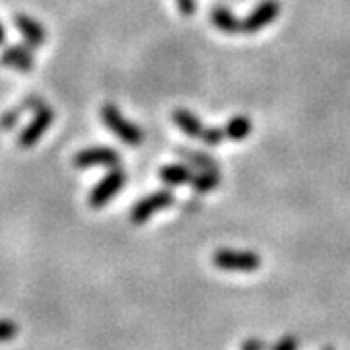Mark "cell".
<instances>
[{
	"label": "cell",
	"mask_w": 350,
	"mask_h": 350,
	"mask_svg": "<svg viewBox=\"0 0 350 350\" xmlns=\"http://www.w3.org/2000/svg\"><path fill=\"white\" fill-rule=\"evenodd\" d=\"M0 64L14 68V70H20V72H31L33 66H36V59L31 55V51L22 45H12V47H6L0 55Z\"/></svg>",
	"instance_id": "9c48e42d"
},
{
	"label": "cell",
	"mask_w": 350,
	"mask_h": 350,
	"mask_svg": "<svg viewBox=\"0 0 350 350\" xmlns=\"http://www.w3.org/2000/svg\"><path fill=\"white\" fill-rule=\"evenodd\" d=\"M239 350H271V347L261 338H247V340L241 342Z\"/></svg>",
	"instance_id": "d6986e66"
},
{
	"label": "cell",
	"mask_w": 350,
	"mask_h": 350,
	"mask_svg": "<svg viewBox=\"0 0 350 350\" xmlns=\"http://www.w3.org/2000/svg\"><path fill=\"white\" fill-rule=\"evenodd\" d=\"M298 347H300L298 337H294V335H284L276 345L271 347V350H298Z\"/></svg>",
	"instance_id": "ac0fdd59"
},
{
	"label": "cell",
	"mask_w": 350,
	"mask_h": 350,
	"mask_svg": "<svg viewBox=\"0 0 350 350\" xmlns=\"http://www.w3.org/2000/svg\"><path fill=\"white\" fill-rule=\"evenodd\" d=\"M211 22L214 24V27H218L224 33H239V31H243V24L226 6H214L213 10H211Z\"/></svg>",
	"instance_id": "8fae6325"
},
{
	"label": "cell",
	"mask_w": 350,
	"mask_h": 350,
	"mask_svg": "<svg viewBox=\"0 0 350 350\" xmlns=\"http://www.w3.org/2000/svg\"><path fill=\"white\" fill-rule=\"evenodd\" d=\"M101 121H103V125L107 126L115 137L119 138V140H123L125 144L138 146L144 140L142 131L135 123L126 121L125 117H123V113L119 111L113 103H105L101 107Z\"/></svg>",
	"instance_id": "6da1fadb"
},
{
	"label": "cell",
	"mask_w": 350,
	"mask_h": 350,
	"mask_svg": "<svg viewBox=\"0 0 350 350\" xmlns=\"http://www.w3.org/2000/svg\"><path fill=\"white\" fill-rule=\"evenodd\" d=\"M20 333V325L10 319H0V342H8Z\"/></svg>",
	"instance_id": "2e32d148"
},
{
	"label": "cell",
	"mask_w": 350,
	"mask_h": 350,
	"mask_svg": "<svg viewBox=\"0 0 350 350\" xmlns=\"http://www.w3.org/2000/svg\"><path fill=\"white\" fill-rule=\"evenodd\" d=\"M323 350H335V349H333V347H325V349H323Z\"/></svg>",
	"instance_id": "7402d4cb"
},
{
	"label": "cell",
	"mask_w": 350,
	"mask_h": 350,
	"mask_svg": "<svg viewBox=\"0 0 350 350\" xmlns=\"http://www.w3.org/2000/svg\"><path fill=\"white\" fill-rule=\"evenodd\" d=\"M177 154H179L191 167H197L199 172H204V170H218L216 160H213L208 154H202V152L195 150H185L183 146H177Z\"/></svg>",
	"instance_id": "5bb4252c"
},
{
	"label": "cell",
	"mask_w": 350,
	"mask_h": 350,
	"mask_svg": "<svg viewBox=\"0 0 350 350\" xmlns=\"http://www.w3.org/2000/svg\"><path fill=\"white\" fill-rule=\"evenodd\" d=\"M251 129H253V123H251L250 117H245V115H236V117H232V119L226 123V138H230V140H243V138L250 137Z\"/></svg>",
	"instance_id": "4fadbf2b"
},
{
	"label": "cell",
	"mask_w": 350,
	"mask_h": 350,
	"mask_svg": "<svg viewBox=\"0 0 350 350\" xmlns=\"http://www.w3.org/2000/svg\"><path fill=\"white\" fill-rule=\"evenodd\" d=\"M175 202V197L172 191H167V189H163V191H156V193H150L148 197H144V199H140L133 206V211H131V222L133 224H144L148 218H152L156 213H160L163 208H167V206H172Z\"/></svg>",
	"instance_id": "5b68a950"
},
{
	"label": "cell",
	"mask_w": 350,
	"mask_h": 350,
	"mask_svg": "<svg viewBox=\"0 0 350 350\" xmlns=\"http://www.w3.org/2000/svg\"><path fill=\"white\" fill-rule=\"evenodd\" d=\"M24 111V107H20V109H8L6 113H2L0 115V129L2 131H10L16 126V123L20 121V115Z\"/></svg>",
	"instance_id": "e0dca14e"
},
{
	"label": "cell",
	"mask_w": 350,
	"mask_h": 350,
	"mask_svg": "<svg viewBox=\"0 0 350 350\" xmlns=\"http://www.w3.org/2000/svg\"><path fill=\"white\" fill-rule=\"evenodd\" d=\"M193 170L191 165H183V163H170V165H163L160 170V179H162L165 185H185L193 181Z\"/></svg>",
	"instance_id": "7c38bea8"
},
{
	"label": "cell",
	"mask_w": 350,
	"mask_h": 350,
	"mask_svg": "<svg viewBox=\"0 0 350 350\" xmlns=\"http://www.w3.org/2000/svg\"><path fill=\"white\" fill-rule=\"evenodd\" d=\"M6 41V29H4V25L0 24V45Z\"/></svg>",
	"instance_id": "44dd1931"
},
{
	"label": "cell",
	"mask_w": 350,
	"mask_h": 350,
	"mask_svg": "<svg viewBox=\"0 0 350 350\" xmlns=\"http://www.w3.org/2000/svg\"><path fill=\"white\" fill-rule=\"evenodd\" d=\"M177 6H179V12L183 16H193L195 10H197L195 0H177Z\"/></svg>",
	"instance_id": "ffe728a7"
},
{
	"label": "cell",
	"mask_w": 350,
	"mask_h": 350,
	"mask_svg": "<svg viewBox=\"0 0 350 350\" xmlns=\"http://www.w3.org/2000/svg\"><path fill=\"white\" fill-rule=\"evenodd\" d=\"M53 121H55V113H53V109L47 107V105H43L41 109L36 111L31 123L20 133L18 144H20L22 148H31V146L38 144L39 140H41V137L49 131V126L53 125Z\"/></svg>",
	"instance_id": "8992f818"
},
{
	"label": "cell",
	"mask_w": 350,
	"mask_h": 350,
	"mask_svg": "<svg viewBox=\"0 0 350 350\" xmlns=\"http://www.w3.org/2000/svg\"><path fill=\"white\" fill-rule=\"evenodd\" d=\"M119 154L107 148V146H94V148H86L80 150L75 156V167L78 170H88V167H117L119 163Z\"/></svg>",
	"instance_id": "52a82bcc"
},
{
	"label": "cell",
	"mask_w": 350,
	"mask_h": 350,
	"mask_svg": "<svg viewBox=\"0 0 350 350\" xmlns=\"http://www.w3.org/2000/svg\"><path fill=\"white\" fill-rule=\"evenodd\" d=\"M213 265L222 271H241L253 273L262 265L261 257L255 251L218 250L213 253Z\"/></svg>",
	"instance_id": "3957f363"
},
{
	"label": "cell",
	"mask_w": 350,
	"mask_h": 350,
	"mask_svg": "<svg viewBox=\"0 0 350 350\" xmlns=\"http://www.w3.org/2000/svg\"><path fill=\"white\" fill-rule=\"evenodd\" d=\"M14 24H16L18 31L22 33V38L25 39V43L31 49L41 47L47 41V31H45V27L39 24L38 20H33V18H29L25 14H18V16H14Z\"/></svg>",
	"instance_id": "30bf717a"
},
{
	"label": "cell",
	"mask_w": 350,
	"mask_h": 350,
	"mask_svg": "<svg viewBox=\"0 0 350 350\" xmlns=\"http://www.w3.org/2000/svg\"><path fill=\"white\" fill-rule=\"evenodd\" d=\"M126 183V174L119 167H111L107 175L101 179L96 187L90 191V197H88V204L92 208H101L105 206L109 200L115 199V195L123 189Z\"/></svg>",
	"instance_id": "277c9868"
},
{
	"label": "cell",
	"mask_w": 350,
	"mask_h": 350,
	"mask_svg": "<svg viewBox=\"0 0 350 350\" xmlns=\"http://www.w3.org/2000/svg\"><path fill=\"white\" fill-rule=\"evenodd\" d=\"M174 123L179 126L187 137L202 140L204 144H211V146L220 144L226 138L224 129H208V126H204L199 121V117H197L195 113L187 111V109H175Z\"/></svg>",
	"instance_id": "7a4b0ae2"
},
{
	"label": "cell",
	"mask_w": 350,
	"mask_h": 350,
	"mask_svg": "<svg viewBox=\"0 0 350 350\" xmlns=\"http://www.w3.org/2000/svg\"><path fill=\"white\" fill-rule=\"evenodd\" d=\"M280 2L278 0H262L259 2L253 12L241 22L243 24V33H257L261 31L262 27H267L269 24H273L278 14H280Z\"/></svg>",
	"instance_id": "ba28073f"
},
{
	"label": "cell",
	"mask_w": 350,
	"mask_h": 350,
	"mask_svg": "<svg viewBox=\"0 0 350 350\" xmlns=\"http://www.w3.org/2000/svg\"><path fill=\"white\" fill-rule=\"evenodd\" d=\"M191 185H193V189L197 193L204 195V193H208V191H213V189L220 185V172L218 170H204V172H199V174L193 177Z\"/></svg>",
	"instance_id": "9a60e30c"
}]
</instances>
